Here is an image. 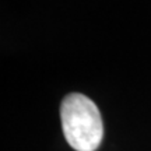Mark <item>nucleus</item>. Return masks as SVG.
Wrapping results in <instances>:
<instances>
[{"mask_svg": "<svg viewBox=\"0 0 151 151\" xmlns=\"http://www.w3.org/2000/svg\"><path fill=\"white\" fill-rule=\"evenodd\" d=\"M62 129L69 146L76 151H95L104 137L99 109L84 94L71 92L60 105Z\"/></svg>", "mask_w": 151, "mask_h": 151, "instance_id": "nucleus-1", "label": "nucleus"}]
</instances>
